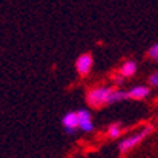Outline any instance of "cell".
<instances>
[{"instance_id": "6da1fadb", "label": "cell", "mask_w": 158, "mask_h": 158, "mask_svg": "<svg viewBox=\"0 0 158 158\" xmlns=\"http://www.w3.org/2000/svg\"><path fill=\"white\" fill-rule=\"evenodd\" d=\"M115 89L107 86H99V87H93L90 90H87L86 93V102L90 107H94V109H99L102 106L109 105L110 96L113 93Z\"/></svg>"}, {"instance_id": "277c9868", "label": "cell", "mask_w": 158, "mask_h": 158, "mask_svg": "<svg viewBox=\"0 0 158 158\" xmlns=\"http://www.w3.org/2000/svg\"><path fill=\"white\" fill-rule=\"evenodd\" d=\"M91 68H93V57L90 52H84L81 55H78L76 60V70L80 77H87L90 74Z\"/></svg>"}, {"instance_id": "7c38bea8", "label": "cell", "mask_w": 158, "mask_h": 158, "mask_svg": "<svg viewBox=\"0 0 158 158\" xmlns=\"http://www.w3.org/2000/svg\"><path fill=\"white\" fill-rule=\"evenodd\" d=\"M113 83H115L116 86H122L123 84V81H125V77L123 76H120V74H113Z\"/></svg>"}, {"instance_id": "5b68a950", "label": "cell", "mask_w": 158, "mask_h": 158, "mask_svg": "<svg viewBox=\"0 0 158 158\" xmlns=\"http://www.w3.org/2000/svg\"><path fill=\"white\" fill-rule=\"evenodd\" d=\"M78 113V120H80V129L83 132H91L94 129V125H93V118H91V113L86 109L77 110Z\"/></svg>"}, {"instance_id": "7a4b0ae2", "label": "cell", "mask_w": 158, "mask_h": 158, "mask_svg": "<svg viewBox=\"0 0 158 158\" xmlns=\"http://www.w3.org/2000/svg\"><path fill=\"white\" fill-rule=\"evenodd\" d=\"M151 132H152V126H151V125H147V126H144L139 132H136V134H134V135H129V136H126V138L122 139L119 144H118V149H119V152L125 154V152H128V151H131V149L135 148L141 141H144V139L147 138Z\"/></svg>"}, {"instance_id": "52a82bcc", "label": "cell", "mask_w": 158, "mask_h": 158, "mask_svg": "<svg viewBox=\"0 0 158 158\" xmlns=\"http://www.w3.org/2000/svg\"><path fill=\"white\" fill-rule=\"evenodd\" d=\"M138 70V65H136V62L134 60H128V61L123 62V65L120 67L119 70V74L120 76H123L125 78H128V77H132L136 73Z\"/></svg>"}, {"instance_id": "8992f818", "label": "cell", "mask_w": 158, "mask_h": 158, "mask_svg": "<svg viewBox=\"0 0 158 158\" xmlns=\"http://www.w3.org/2000/svg\"><path fill=\"white\" fill-rule=\"evenodd\" d=\"M149 87L147 86H135L131 90H128V97L134 99V100H142L145 97L149 96Z\"/></svg>"}, {"instance_id": "ba28073f", "label": "cell", "mask_w": 158, "mask_h": 158, "mask_svg": "<svg viewBox=\"0 0 158 158\" xmlns=\"http://www.w3.org/2000/svg\"><path fill=\"white\" fill-rule=\"evenodd\" d=\"M129 99L128 97V91H123V90H113L112 96H110V100H109V105H113V103H118V102H122V100H126Z\"/></svg>"}, {"instance_id": "3957f363", "label": "cell", "mask_w": 158, "mask_h": 158, "mask_svg": "<svg viewBox=\"0 0 158 158\" xmlns=\"http://www.w3.org/2000/svg\"><path fill=\"white\" fill-rule=\"evenodd\" d=\"M61 123L64 126V131L67 135H74L80 129V120H78V113L77 112H67L62 116Z\"/></svg>"}, {"instance_id": "8fae6325", "label": "cell", "mask_w": 158, "mask_h": 158, "mask_svg": "<svg viewBox=\"0 0 158 158\" xmlns=\"http://www.w3.org/2000/svg\"><path fill=\"white\" fill-rule=\"evenodd\" d=\"M148 83H149V86L158 87V71L152 73V74L148 77Z\"/></svg>"}, {"instance_id": "30bf717a", "label": "cell", "mask_w": 158, "mask_h": 158, "mask_svg": "<svg viewBox=\"0 0 158 158\" xmlns=\"http://www.w3.org/2000/svg\"><path fill=\"white\" fill-rule=\"evenodd\" d=\"M148 57L151 58V60H154V61L158 62V42L149 47V49H148Z\"/></svg>"}, {"instance_id": "9c48e42d", "label": "cell", "mask_w": 158, "mask_h": 158, "mask_svg": "<svg viewBox=\"0 0 158 158\" xmlns=\"http://www.w3.org/2000/svg\"><path fill=\"white\" fill-rule=\"evenodd\" d=\"M122 134V125L120 123H112L109 125V128H107V135H109V138H119V135Z\"/></svg>"}]
</instances>
